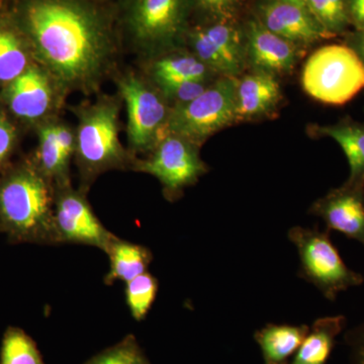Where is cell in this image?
I'll use <instances>...</instances> for the list:
<instances>
[{
	"instance_id": "obj_3",
	"label": "cell",
	"mask_w": 364,
	"mask_h": 364,
	"mask_svg": "<svg viewBox=\"0 0 364 364\" xmlns=\"http://www.w3.org/2000/svg\"><path fill=\"white\" fill-rule=\"evenodd\" d=\"M119 102L102 97L92 104L76 107V163L86 186L109 170L133 169L136 159L121 141L119 126Z\"/></svg>"
},
{
	"instance_id": "obj_11",
	"label": "cell",
	"mask_w": 364,
	"mask_h": 364,
	"mask_svg": "<svg viewBox=\"0 0 364 364\" xmlns=\"http://www.w3.org/2000/svg\"><path fill=\"white\" fill-rule=\"evenodd\" d=\"M54 224L58 243H76L107 251L114 239L98 220L85 193L71 184L55 188Z\"/></svg>"
},
{
	"instance_id": "obj_14",
	"label": "cell",
	"mask_w": 364,
	"mask_h": 364,
	"mask_svg": "<svg viewBox=\"0 0 364 364\" xmlns=\"http://www.w3.org/2000/svg\"><path fill=\"white\" fill-rule=\"evenodd\" d=\"M246 62L255 72L282 75L293 71L299 47L265 28L259 21H250L245 32Z\"/></svg>"
},
{
	"instance_id": "obj_18",
	"label": "cell",
	"mask_w": 364,
	"mask_h": 364,
	"mask_svg": "<svg viewBox=\"0 0 364 364\" xmlns=\"http://www.w3.org/2000/svg\"><path fill=\"white\" fill-rule=\"evenodd\" d=\"M346 325L343 315L317 318L289 364H327Z\"/></svg>"
},
{
	"instance_id": "obj_22",
	"label": "cell",
	"mask_w": 364,
	"mask_h": 364,
	"mask_svg": "<svg viewBox=\"0 0 364 364\" xmlns=\"http://www.w3.org/2000/svg\"><path fill=\"white\" fill-rule=\"evenodd\" d=\"M105 253L109 257V270L105 282H128L139 275L147 272L153 260V254L149 249L139 244L131 243L114 237Z\"/></svg>"
},
{
	"instance_id": "obj_12",
	"label": "cell",
	"mask_w": 364,
	"mask_h": 364,
	"mask_svg": "<svg viewBox=\"0 0 364 364\" xmlns=\"http://www.w3.org/2000/svg\"><path fill=\"white\" fill-rule=\"evenodd\" d=\"M189 46L196 58L221 77L238 78L247 66L245 39L231 23L196 28L189 33Z\"/></svg>"
},
{
	"instance_id": "obj_25",
	"label": "cell",
	"mask_w": 364,
	"mask_h": 364,
	"mask_svg": "<svg viewBox=\"0 0 364 364\" xmlns=\"http://www.w3.org/2000/svg\"><path fill=\"white\" fill-rule=\"evenodd\" d=\"M305 6L318 25L334 37L351 25L348 0H305Z\"/></svg>"
},
{
	"instance_id": "obj_21",
	"label": "cell",
	"mask_w": 364,
	"mask_h": 364,
	"mask_svg": "<svg viewBox=\"0 0 364 364\" xmlns=\"http://www.w3.org/2000/svg\"><path fill=\"white\" fill-rule=\"evenodd\" d=\"M313 130L339 144L350 169L347 182L364 188V124L344 119L331 126H316Z\"/></svg>"
},
{
	"instance_id": "obj_10",
	"label": "cell",
	"mask_w": 364,
	"mask_h": 364,
	"mask_svg": "<svg viewBox=\"0 0 364 364\" xmlns=\"http://www.w3.org/2000/svg\"><path fill=\"white\" fill-rule=\"evenodd\" d=\"M198 146L174 134H165L151 154L136 160L133 169L156 177L168 200H176L184 188L193 186L207 173Z\"/></svg>"
},
{
	"instance_id": "obj_5",
	"label": "cell",
	"mask_w": 364,
	"mask_h": 364,
	"mask_svg": "<svg viewBox=\"0 0 364 364\" xmlns=\"http://www.w3.org/2000/svg\"><path fill=\"white\" fill-rule=\"evenodd\" d=\"M329 234L330 231H321L318 226H296L289 229L287 236L298 249L299 277L334 301L341 291L361 286L364 277L345 264Z\"/></svg>"
},
{
	"instance_id": "obj_1",
	"label": "cell",
	"mask_w": 364,
	"mask_h": 364,
	"mask_svg": "<svg viewBox=\"0 0 364 364\" xmlns=\"http://www.w3.org/2000/svg\"><path fill=\"white\" fill-rule=\"evenodd\" d=\"M14 18L36 62L67 90H97L111 68L114 43L95 6L85 0H23Z\"/></svg>"
},
{
	"instance_id": "obj_13",
	"label": "cell",
	"mask_w": 364,
	"mask_h": 364,
	"mask_svg": "<svg viewBox=\"0 0 364 364\" xmlns=\"http://www.w3.org/2000/svg\"><path fill=\"white\" fill-rule=\"evenodd\" d=\"M311 215L321 218L328 231L340 232L364 246V188L345 182L314 203Z\"/></svg>"
},
{
	"instance_id": "obj_15",
	"label": "cell",
	"mask_w": 364,
	"mask_h": 364,
	"mask_svg": "<svg viewBox=\"0 0 364 364\" xmlns=\"http://www.w3.org/2000/svg\"><path fill=\"white\" fill-rule=\"evenodd\" d=\"M259 21L299 48L334 38L318 25L306 7L286 0H265L260 6Z\"/></svg>"
},
{
	"instance_id": "obj_24",
	"label": "cell",
	"mask_w": 364,
	"mask_h": 364,
	"mask_svg": "<svg viewBox=\"0 0 364 364\" xmlns=\"http://www.w3.org/2000/svg\"><path fill=\"white\" fill-rule=\"evenodd\" d=\"M0 364H45L32 337L16 327L7 328L2 339Z\"/></svg>"
},
{
	"instance_id": "obj_2",
	"label": "cell",
	"mask_w": 364,
	"mask_h": 364,
	"mask_svg": "<svg viewBox=\"0 0 364 364\" xmlns=\"http://www.w3.org/2000/svg\"><path fill=\"white\" fill-rule=\"evenodd\" d=\"M55 186L31 158L0 172V228L14 243L57 244Z\"/></svg>"
},
{
	"instance_id": "obj_30",
	"label": "cell",
	"mask_w": 364,
	"mask_h": 364,
	"mask_svg": "<svg viewBox=\"0 0 364 364\" xmlns=\"http://www.w3.org/2000/svg\"><path fill=\"white\" fill-rule=\"evenodd\" d=\"M196 2L215 20L231 23L243 0H196Z\"/></svg>"
},
{
	"instance_id": "obj_26",
	"label": "cell",
	"mask_w": 364,
	"mask_h": 364,
	"mask_svg": "<svg viewBox=\"0 0 364 364\" xmlns=\"http://www.w3.org/2000/svg\"><path fill=\"white\" fill-rule=\"evenodd\" d=\"M157 279L149 272L143 273L126 284V301L133 318L142 321L156 299Z\"/></svg>"
},
{
	"instance_id": "obj_29",
	"label": "cell",
	"mask_w": 364,
	"mask_h": 364,
	"mask_svg": "<svg viewBox=\"0 0 364 364\" xmlns=\"http://www.w3.org/2000/svg\"><path fill=\"white\" fill-rule=\"evenodd\" d=\"M20 142V127L0 107V172L11 164Z\"/></svg>"
},
{
	"instance_id": "obj_9",
	"label": "cell",
	"mask_w": 364,
	"mask_h": 364,
	"mask_svg": "<svg viewBox=\"0 0 364 364\" xmlns=\"http://www.w3.org/2000/svg\"><path fill=\"white\" fill-rule=\"evenodd\" d=\"M193 0H133L128 26L136 47L161 55L176 47L186 32Z\"/></svg>"
},
{
	"instance_id": "obj_35",
	"label": "cell",
	"mask_w": 364,
	"mask_h": 364,
	"mask_svg": "<svg viewBox=\"0 0 364 364\" xmlns=\"http://www.w3.org/2000/svg\"><path fill=\"white\" fill-rule=\"evenodd\" d=\"M0 233H2L1 228H0Z\"/></svg>"
},
{
	"instance_id": "obj_28",
	"label": "cell",
	"mask_w": 364,
	"mask_h": 364,
	"mask_svg": "<svg viewBox=\"0 0 364 364\" xmlns=\"http://www.w3.org/2000/svg\"><path fill=\"white\" fill-rule=\"evenodd\" d=\"M210 82H200L193 80L166 81L156 85V87L162 93L165 100L173 102V105L186 104L195 100L207 90ZM172 105V107H173Z\"/></svg>"
},
{
	"instance_id": "obj_36",
	"label": "cell",
	"mask_w": 364,
	"mask_h": 364,
	"mask_svg": "<svg viewBox=\"0 0 364 364\" xmlns=\"http://www.w3.org/2000/svg\"><path fill=\"white\" fill-rule=\"evenodd\" d=\"M147 364H150V363H148Z\"/></svg>"
},
{
	"instance_id": "obj_7",
	"label": "cell",
	"mask_w": 364,
	"mask_h": 364,
	"mask_svg": "<svg viewBox=\"0 0 364 364\" xmlns=\"http://www.w3.org/2000/svg\"><path fill=\"white\" fill-rule=\"evenodd\" d=\"M67 92L51 72L35 62L0 90V107L18 127L37 129L56 119Z\"/></svg>"
},
{
	"instance_id": "obj_33",
	"label": "cell",
	"mask_w": 364,
	"mask_h": 364,
	"mask_svg": "<svg viewBox=\"0 0 364 364\" xmlns=\"http://www.w3.org/2000/svg\"><path fill=\"white\" fill-rule=\"evenodd\" d=\"M346 45L355 51L364 65V32H355L348 35L346 39Z\"/></svg>"
},
{
	"instance_id": "obj_20",
	"label": "cell",
	"mask_w": 364,
	"mask_h": 364,
	"mask_svg": "<svg viewBox=\"0 0 364 364\" xmlns=\"http://www.w3.org/2000/svg\"><path fill=\"white\" fill-rule=\"evenodd\" d=\"M56 119L42 124L36 129L38 146L33 156L30 158L37 168L52 181L55 188H59L70 184L69 165L71 160L62 152L57 140L54 124Z\"/></svg>"
},
{
	"instance_id": "obj_16",
	"label": "cell",
	"mask_w": 364,
	"mask_h": 364,
	"mask_svg": "<svg viewBox=\"0 0 364 364\" xmlns=\"http://www.w3.org/2000/svg\"><path fill=\"white\" fill-rule=\"evenodd\" d=\"M277 76L252 71L236 78L237 121H250L274 111L282 100Z\"/></svg>"
},
{
	"instance_id": "obj_17",
	"label": "cell",
	"mask_w": 364,
	"mask_h": 364,
	"mask_svg": "<svg viewBox=\"0 0 364 364\" xmlns=\"http://www.w3.org/2000/svg\"><path fill=\"white\" fill-rule=\"evenodd\" d=\"M35 62L30 43L14 18H0V90Z\"/></svg>"
},
{
	"instance_id": "obj_34",
	"label": "cell",
	"mask_w": 364,
	"mask_h": 364,
	"mask_svg": "<svg viewBox=\"0 0 364 364\" xmlns=\"http://www.w3.org/2000/svg\"><path fill=\"white\" fill-rule=\"evenodd\" d=\"M286 1L291 2V4H296V6L306 7L305 0H286Z\"/></svg>"
},
{
	"instance_id": "obj_32",
	"label": "cell",
	"mask_w": 364,
	"mask_h": 364,
	"mask_svg": "<svg viewBox=\"0 0 364 364\" xmlns=\"http://www.w3.org/2000/svg\"><path fill=\"white\" fill-rule=\"evenodd\" d=\"M351 25L355 31L364 32V0H348Z\"/></svg>"
},
{
	"instance_id": "obj_8",
	"label": "cell",
	"mask_w": 364,
	"mask_h": 364,
	"mask_svg": "<svg viewBox=\"0 0 364 364\" xmlns=\"http://www.w3.org/2000/svg\"><path fill=\"white\" fill-rule=\"evenodd\" d=\"M117 83L127 107L132 153L151 152L161 138L171 107L156 86L138 74H123Z\"/></svg>"
},
{
	"instance_id": "obj_23",
	"label": "cell",
	"mask_w": 364,
	"mask_h": 364,
	"mask_svg": "<svg viewBox=\"0 0 364 364\" xmlns=\"http://www.w3.org/2000/svg\"><path fill=\"white\" fill-rule=\"evenodd\" d=\"M150 80L153 85L166 81L193 80L210 82L214 72L200 60L191 54H168L159 57L150 66Z\"/></svg>"
},
{
	"instance_id": "obj_4",
	"label": "cell",
	"mask_w": 364,
	"mask_h": 364,
	"mask_svg": "<svg viewBox=\"0 0 364 364\" xmlns=\"http://www.w3.org/2000/svg\"><path fill=\"white\" fill-rule=\"evenodd\" d=\"M304 90L318 102L342 105L364 90V65L348 45L321 47L306 60L301 74Z\"/></svg>"
},
{
	"instance_id": "obj_27",
	"label": "cell",
	"mask_w": 364,
	"mask_h": 364,
	"mask_svg": "<svg viewBox=\"0 0 364 364\" xmlns=\"http://www.w3.org/2000/svg\"><path fill=\"white\" fill-rule=\"evenodd\" d=\"M148 359L133 335L100 352L85 364H147Z\"/></svg>"
},
{
	"instance_id": "obj_19",
	"label": "cell",
	"mask_w": 364,
	"mask_h": 364,
	"mask_svg": "<svg viewBox=\"0 0 364 364\" xmlns=\"http://www.w3.org/2000/svg\"><path fill=\"white\" fill-rule=\"evenodd\" d=\"M308 325L269 324L257 330L254 340L260 347L263 364H289L308 334Z\"/></svg>"
},
{
	"instance_id": "obj_6",
	"label": "cell",
	"mask_w": 364,
	"mask_h": 364,
	"mask_svg": "<svg viewBox=\"0 0 364 364\" xmlns=\"http://www.w3.org/2000/svg\"><path fill=\"white\" fill-rule=\"evenodd\" d=\"M235 122L236 78L222 76L195 100L171 107L162 136L174 134L200 147L210 136Z\"/></svg>"
},
{
	"instance_id": "obj_31",
	"label": "cell",
	"mask_w": 364,
	"mask_h": 364,
	"mask_svg": "<svg viewBox=\"0 0 364 364\" xmlns=\"http://www.w3.org/2000/svg\"><path fill=\"white\" fill-rule=\"evenodd\" d=\"M344 344L348 350L346 364H364V321L345 332Z\"/></svg>"
}]
</instances>
